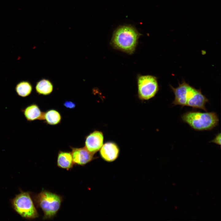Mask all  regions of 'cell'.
<instances>
[{"label":"cell","instance_id":"1","mask_svg":"<svg viewBox=\"0 0 221 221\" xmlns=\"http://www.w3.org/2000/svg\"><path fill=\"white\" fill-rule=\"evenodd\" d=\"M140 36V33L134 27L122 26L114 32L110 44L116 49L132 54L136 49Z\"/></svg>","mask_w":221,"mask_h":221},{"label":"cell","instance_id":"2","mask_svg":"<svg viewBox=\"0 0 221 221\" xmlns=\"http://www.w3.org/2000/svg\"><path fill=\"white\" fill-rule=\"evenodd\" d=\"M182 121L197 131L211 130L218 125L219 119L214 112L187 111L181 116Z\"/></svg>","mask_w":221,"mask_h":221},{"label":"cell","instance_id":"3","mask_svg":"<svg viewBox=\"0 0 221 221\" xmlns=\"http://www.w3.org/2000/svg\"><path fill=\"white\" fill-rule=\"evenodd\" d=\"M34 200L37 206L42 210L44 219L53 218L59 210L63 200L60 196L43 190L35 196Z\"/></svg>","mask_w":221,"mask_h":221},{"label":"cell","instance_id":"4","mask_svg":"<svg viewBox=\"0 0 221 221\" xmlns=\"http://www.w3.org/2000/svg\"><path fill=\"white\" fill-rule=\"evenodd\" d=\"M12 206L21 216L27 219H34L38 214L29 192H21L12 200Z\"/></svg>","mask_w":221,"mask_h":221},{"label":"cell","instance_id":"5","mask_svg":"<svg viewBox=\"0 0 221 221\" xmlns=\"http://www.w3.org/2000/svg\"><path fill=\"white\" fill-rule=\"evenodd\" d=\"M137 84L138 96L142 100L153 98L159 90L157 78L153 76L139 75L137 77Z\"/></svg>","mask_w":221,"mask_h":221},{"label":"cell","instance_id":"6","mask_svg":"<svg viewBox=\"0 0 221 221\" xmlns=\"http://www.w3.org/2000/svg\"><path fill=\"white\" fill-rule=\"evenodd\" d=\"M103 135L99 131L95 130L87 136L85 147L90 152L94 154L100 150L103 145Z\"/></svg>","mask_w":221,"mask_h":221},{"label":"cell","instance_id":"7","mask_svg":"<svg viewBox=\"0 0 221 221\" xmlns=\"http://www.w3.org/2000/svg\"><path fill=\"white\" fill-rule=\"evenodd\" d=\"M208 102V99L202 94L200 89L194 87L188 99L186 106L194 109H202L207 112L205 105Z\"/></svg>","mask_w":221,"mask_h":221},{"label":"cell","instance_id":"8","mask_svg":"<svg viewBox=\"0 0 221 221\" xmlns=\"http://www.w3.org/2000/svg\"><path fill=\"white\" fill-rule=\"evenodd\" d=\"M71 152L74 165H84L90 162L94 158L93 154L89 151L85 147H71Z\"/></svg>","mask_w":221,"mask_h":221},{"label":"cell","instance_id":"9","mask_svg":"<svg viewBox=\"0 0 221 221\" xmlns=\"http://www.w3.org/2000/svg\"><path fill=\"white\" fill-rule=\"evenodd\" d=\"M190 86L185 81H183L181 83H179V86L176 88L170 85L175 95L174 100L172 102L174 105H180L182 107L186 106L187 95Z\"/></svg>","mask_w":221,"mask_h":221},{"label":"cell","instance_id":"10","mask_svg":"<svg viewBox=\"0 0 221 221\" xmlns=\"http://www.w3.org/2000/svg\"><path fill=\"white\" fill-rule=\"evenodd\" d=\"M119 149L114 143L109 142L103 145L100 149V154L103 160L108 162L115 160L119 154Z\"/></svg>","mask_w":221,"mask_h":221},{"label":"cell","instance_id":"11","mask_svg":"<svg viewBox=\"0 0 221 221\" xmlns=\"http://www.w3.org/2000/svg\"><path fill=\"white\" fill-rule=\"evenodd\" d=\"M22 110L27 121L44 120V113L41 111L38 106L36 104H31Z\"/></svg>","mask_w":221,"mask_h":221},{"label":"cell","instance_id":"12","mask_svg":"<svg viewBox=\"0 0 221 221\" xmlns=\"http://www.w3.org/2000/svg\"><path fill=\"white\" fill-rule=\"evenodd\" d=\"M57 166L61 168L69 170L73 167L74 164L70 152L59 151L57 160Z\"/></svg>","mask_w":221,"mask_h":221},{"label":"cell","instance_id":"13","mask_svg":"<svg viewBox=\"0 0 221 221\" xmlns=\"http://www.w3.org/2000/svg\"><path fill=\"white\" fill-rule=\"evenodd\" d=\"M35 88L37 93L38 94L47 95L52 92L53 86L49 80L43 79L37 82Z\"/></svg>","mask_w":221,"mask_h":221},{"label":"cell","instance_id":"14","mask_svg":"<svg viewBox=\"0 0 221 221\" xmlns=\"http://www.w3.org/2000/svg\"><path fill=\"white\" fill-rule=\"evenodd\" d=\"M61 119L60 114L56 110L51 109L44 112V120L49 125H57L60 122Z\"/></svg>","mask_w":221,"mask_h":221},{"label":"cell","instance_id":"15","mask_svg":"<svg viewBox=\"0 0 221 221\" xmlns=\"http://www.w3.org/2000/svg\"><path fill=\"white\" fill-rule=\"evenodd\" d=\"M15 90L19 96L25 97L29 96L31 93L32 87L29 82L23 81L17 85Z\"/></svg>","mask_w":221,"mask_h":221},{"label":"cell","instance_id":"16","mask_svg":"<svg viewBox=\"0 0 221 221\" xmlns=\"http://www.w3.org/2000/svg\"><path fill=\"white\" fill-rule=\"evenodd\" d=\"M221 138L220 133H218L216 135L214 139L211 141V142L220 145Z\"/></svg>","mask_w":221,"mask_h":221},{"label":"cell","instance_id":"17","mask_svg":"<svg viewBox=\"0 0 221 221\" xmlns=\"http://www.w3.org/2000/svg\"><path fill=\"white\" fill-rule=\"evenodd\" d=\"M64 105L66 107L73 108L75 107V104L73 102L70 101H66L64 103Z\"/></svg>","mask_w":221,"mask_h":221}]
</instances>
